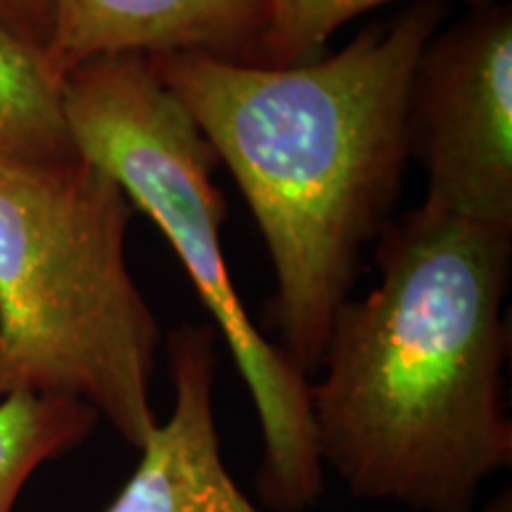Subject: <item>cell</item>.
<instances>
[{
	"label": "cell",
	"mask_w": 512,
	"mask_h": 512,
	"mask_svg": "<svg viewBox=\"0 0 512 512\" xmlns=\"http://www.w3.org/2000/svg\"><path fill=\"white\" fill-rule=\"evenodd\" d=\"M444 19V0H415L335 55L292 67L145 57L242 190L275 275L266 323L309 380L363 249L392 221L411 159L408 83Z\"/></svg>",
	"instance_id": "6da1fadb"
},
{
	"label": "cell",
	"mask_w": 512,
	"mask_h": 512,
	"mask_svg": "<svg viewBox=\"0 0 512 512\" xmlns=\"http://www.w3.org/2000/svg\"><path fill=\"white\" fill-rule=\"evenodd\" d=\"M375 261L380 280L337 311L309 380L320 460L363 501L472 512L512 465V233L422 202L382 228Z\"/></svg>",
	"instance_id": "7a4b0ae2"
},
{
	"label": "cell",
	"mask_w": 512,
	"mask_h": 512,
	"mask_svg": "<svg viewBox=\"0 0 512 512\" xmlns=\"http://www.w3.org/2000/svg\"><path fill=\"white\" fill-rule=\"evenodd\" d=\"M136 214L88 159H0V399L83 401L140 448L162 332L126 259Z\"/></svg>",
	"instance_id": "3957f363"
},
{
	"label": "cell",
	"mask_w": 512,
	"mask_h": 512,
	"mask_svg": "<svg viewBox=\"0 0 512 512\" xmlns=\"http://www.w3.org/2000/svg\"><path fill=\"white\" fill-rule=\"evenodd\" d=\"M62 110L76 155L107 171L136 211L162 230L245 380L264 437L259 496L271 510L304 512L323 491L309 377L256 328L223 254L226 200L216 157L150 69L119 55L62 79Z\"/></svg>",
	"instance_id": "277c9868"
},
{
	"label": "cell",
	"mask_w": 512,
	"mask_h": 512,
	"mask_svg": "<svg viewBox=\"0 0 512 512\" xmlns=\"http://www.w3.org/2000/svg\"><path fill=\"white\" fill-rule=\"evenodd\" d=\"M408 157L425 204L512 233V8H470L430 38L406 98Z\"/></svg>",
	"instance_id": "5b68a950"
},
{
	"label": "cell",
	"mask_w": 512,
	"mask_h": 512,
	"mask_svg": "<svg viewBox=\"0 0 512 512\" xmlns=\"http://www.w3.org/2000/svg\"><path fill=\"white\" fill-rule=\"evenodd\" d=\"M174 406L105 512H264L230 475L214 415L216 330L181 325L166 342Z\"/></svg>",
	"instance_id": "8992f818"
},
{
	"label": "cell",
	"mask_w": 512,
	"mask_h": 512,
	"mask_svg": "<svg viewBox=\"0 0 512 512\" xmlns=\"http://www.w3.org/2000/svg\"><path fill=\"white\" fill-rule=\"evenodd\" d=\"M268 0H53L46 62L64 79L102 57L204 53L256 64Z\"/></svg>",
	"instance_id": "52a82bcc"
},
{
	"label": "cell",
	"mask_w": 512,
	"mask_h": 512,
	"mask_svg": "<svg viewBox=\"0 0 512 512\" xmlns=\"http://www.w3.org/2000/svg\"><path fill=\"white\" fill-rule=\"evenodd\" d=\"M76 155L62 81L41 48L0 27V159L62 162Z\"/></svg>",
	"instance_id": "ba28073f"
},
{
	"label": "cell",
	"mask_w": 512,
	"mask_h": 512,
	"mask_svg": "<svg viewBox=\"0 0 512 512\" xmlns=\"http://www.w3.org/2000/svg\"><path fill=\"white\" fill-rule=\"evenodd\" d=\"M100 415L67 396L15 392L0 399V512H15L38 467L83 444Z\"/></svg>",
	"instance_id": "9c48e42d"
},
{
	"label": "cell",
	"mask_w": 512,
	"mask_h": 512,
	"mask_svg": "<svg viewBox=\"0 0 512 512\" xmlns=\"http://www.w3.org/2000/svg\"><path fill=\"white\" fill-rule=\"evenodd\" d=\"M394 0H268V24L256 64L292 67L316 60L339 27ZM470 8L496 0H463Z\"/></svg>",
	"instance_id": "30bf717a"
},
{
	"label": "cell",
	"mask_w": 512,
	"mask_h": 512,
	"mask_svg": "<svg viewBox=\"0 0 512 512\" xmlns=\"http://www.w3.org/2000/svg\"><path fill=\"white\" fill-rule=\"evenodd\" d=\"M53 24V0H0V27L46 50Z\"/></svg>",
	"instance_id": "8fae6325"
}]
</instances>
